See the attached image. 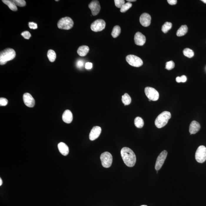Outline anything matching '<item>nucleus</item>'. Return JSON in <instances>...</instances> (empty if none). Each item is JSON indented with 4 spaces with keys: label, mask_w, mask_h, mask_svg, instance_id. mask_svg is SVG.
<instances>
[{
    "label": "nucleus",
    "mask_w": 206,
    "mask_h": 206,
    "mask_svg": "<svg viewBox=\"0 0 206 206\" xmlns=\"http://www.w3.org/2000/svg\"><path fill=\"white\" fill-rule=\"evenodd\" d=\"M16 56L15 50L11 48H7L0 53V64L4 65L7 62L12 60Z\"/></svg>",
    "instance_id": "nucleus-2"
},
{
    "label": "nucleus",
    "mask_w": 206,
    "mask_h": 206,
    "mask_svg": "<svg viewBox=\"0 0 206 206\" xmlns=\"http://www.w3.org/2000/svg\"><path fill=\"white\" fill-rule=\"evenodd\" d=\"M24 102L26 106L29 107H33L34 106L35 100L30 94L26 93L23 96Z\"/></svg>",
    "instance_id": "nucleus-12"
},
{
    "label": "nucleus",
    "mask_w": 206,
    "mask_h": 206,
    "mask_svg": "<svg viewBox=\"0 0 206 206\" xmlns=\"http://www.w3.org/2000/svg\"><path fill=\"white\" fill-rule=\"evenodd\" d=\"M145 95L149 100L152 101H157L159 98V93L152 87H147L145 89Z\"/></svg>",
    "instance_id": "nucleus-8"
},
{
    "label": "nucleus",
    "mask_w": 206,
    "mask_h": 206,
    "mask_svg": "<svg viewBox=\"0 0 206 206\" xmlns=\"http://www.w3.org/2000/svg\"><path fill=\"white\" fill-rule=\"evenodd\" d=\"M8 101L5 98H1L0 99V105L1 106H5L7 105Z\"/></svg>",
    "instance_id": "nucleus-34"
},
{
    "label": "nucleus",
    "mask_w": 206,
    "mask_h": 206,
    "mask_svg": "<svg viewBox=\"0 0 206 206\" xmlns=\"http://www.w3.org/2000/svg\"><path fill=\"white\" fill-rule=\"evenodd\" d=\"M134 124L137 128H141L143 127L144 122L143 119L140 117H137L134 119Z\"/></svg>",
    "instance_id": "nucleus-25"
},
{
    "label": "nucleus",
    "mask_w": 206,
    "mask_h": 206,
    "mask_svg": "<svg viewBox=\"0 0 206 206\" xmlns=\"http://www.w3.org/2000/svg\"><path fill=\"white\" fill-rule=\"evenodd\" d=\"M187 81V77L185 75H182L181 77H177L176 78V82H185Z\"/></svg>",
    "instance_id": "nucleus-33"
},
{
    "label": "nucleus",
    "mask_w": 206,
    "mask_h": 206,
    "mask_svg": "<svg viewBox=\"0 0 206 206\" xmlns=\"http://www.w3.org/2000/svg\"><path fill=\"white\" fill-rule=\"evenodd\" d=\"M126 60L130 65L136 67H141L143 64V62L140 58L133 55H127Z\"/></svg>",
    "instance_id": "nucleus-7"
},
{
    "label": "nucleus",
    "mask_w": 206,
    "mask_h": 206,
    "mask_svg": "<svg viewBox=\"0 0 206 206\" xmlns=\"http://www.w3.org/2000/svg\"><path fill=\"white\" fill-rule=\"evenodd\" d=\"M21 35L25 39H29L31 37V34L28 31H24L21 33Z\"/></svg>",
    "instance_id": "nucleus-32"
},
{
    "label": "nucleus",
    "mask_w": 206,
    "mask_h": 206,
    "mask_svg": "<svg viewBox=\"0 0 206 206\" xmlns=\"http://www.w3.org/2000/svg\"><path fill=\"white\" fill-rule=\"evenodd\" d=\"M132 4L129 2H127L120 9V11L122 13L126 12L127 10L129 9L132 7Z\"/></svg>",
    "instance_id": "nucleus-28"
},
{
    "label": "nucleus",
    "mask_w": 206,
    "mask_h": 206,
    "mask_svg": "<svg viewBox=\"0 0 206 206\" xmlns=\"http://www.w3.org/2000/svg\"><path fill=\"white\" fill-rule=\"evenodd\" d=\"M106 26L105 21L102 19H98L95 20L91 24V30L94 32H99L104 30Z\"/></svg>",
    "instance_id": "nucleus-9"
},
{
    "label": "nucleus",
    "mask_w": 206,
    "mask_h": 206,
    "mask_svg": "<svg viewBox=\"0 0 206 206\" xmlns=\"http://www.w3.org/2000/svg\"><path fill=\"white\" fill-rule=\"evenodd\" d=\"M102 131L101 128L98 126L93 127L89 134V138L91 141H94L99 136Z\"/></svg>",
    "instance_id": "nucleus-14"
},
{
    "label": "nucleus",
    "mask_w": 206,
    "mask_h": 206,
    "mask_svg": "<svg viewBox=\"0 0 206 206\" xmlns=\"http://www.w3.org/2000/svg\"><path fill=\"white\" fill-rule=\"evenodd\" d=\"M183 54L184 55L187 57L191 58L194 56V51L192 50L189 48H185L184 50Z\"/></svg>",
    "instance_id": "nucleus-27"
},
{
    "label": "nucleus",
    "mask_w": 206,
    "mask_h": 206,
    "mask_svg": "<svg viewBox=\"0 0 206 206\" xmlns=\"http://www.w3.org/2000/svg\"><path fill=\"white\" fill-rule=\"evenodd\" d=\"M58 1V0H56V1Z\"/></svg>",
    "instance_id": "nucleus-43"
},
{
    "label": "nucleus",
    "mask_w": 206,
    "mask_h": 206,
    "mask_svg": "<svg viewBox=\"0 0 206 206\" xmlns=\"http://www.w3.org/2000/svg\"><path fill=\"white\" fill-rule=\"evenodd\" d=\"M73 119V114L71 111L69 110H65L62 115L63 121L66 123L69 124L71 123Z\"/></svg>",
    "instance_id": "nucleus-17"
},
{
    "label": "nucleus",
    "mask_w": 206,
    "mask_h": 206,
    "mask_svg": "<svg viewBox=\"0 0 206 206\" xmlns=\"http://www.w3.org/2000/svg\"><path fill=\"white\" fill-rule=\"evenodd\" d=\"M121 28L119 26H114L112 31L111 34L113 38H116L119 36L121 33Z\"/></svg>",
    "instance_id": "nucleus-24"
},
{
    "label": "nucleus",
    "mask_w": 206,
    "mask_h": 206,
    "mask_svg": "<svg viewBox=\"0 0 206 206\" xmlns=\"http://www.w3.org/2000/svg\"><path fill=\"white\" fill-rule=\"evenodd\" d=\"M134 40L135 43L138 46H143L146 42L145 36L139 32H137L135 34Z\"/></svg>",
    "instance_id": "nucleus-13"
},
{
    "label": "nucleus",
    "mask_w": 206,
    "mask_h": 206,
    "mask_svg": "<svg viewBox=\"0 0 206 206\" xmlns=\"http://www.w3.org/2000/svg\"><path fill=\"white\" fill-rule=\"evenodd\" d=\"M2 2L5 4L7 5L10 10L13 11H17V6L15 5L13 1L9 0H2Z\"/></svg>",
    "instance_id": "nucleus-20"
},
{
    "label": "nucleus",
    "mask_w": 206,
    "mask_h": 206,
    "mask_svg": "<svg viewBox=\"0 0 206 206\" xmlns=\"http://www.w3.org/2000/svg\"><path fill=\"white\" fill-rule=\"evenodd\" d=\"M141 206H147L146 205H141Z\"/></svg>",
    "instance_id": "nucleus-42"
},
{
    "label": "nucleus",
    "mask_w": 206,
    "mask_h": 206,
    "mask_svg": "<svg viewBox=\"0 0 206 206\" xmlns=\"http://www.w3.org/2000/svg\"><path fill=\"white\" fill-rule=\"evenodd\" d=\"M171 113L168 111H164L160 114L156 119L154 124L158 128H162L168 123L171 118Z\"/></svg>",
    "instance_id": "nucleus-3"
},
{
    "label": "nucleus",
    "mask_w": 206,
    "mask_h": 206,
    "mask_svg": "<svg viewBox=\"0 0 206 206\" xmlns=\"http://www.w3.org/2000/svg\"><path fill=\"white\" fill-rule=\"evenodd\" d=\"M88 6L91 10L92 15L94 16L97 15L99 13L101 8L99 1H92L89 4Z\"/></svg>",
    "instance_id": "nucleus-11"
},
{
    "label": "nucleus",
    "mask_w": 206,
    "mask_h": 206,
    "mask_svg": "<svg viewBox=\"0 0 206 206\" xmlns=\"http://www.w3.org/2000/svg\"><path fill=\"white\" fill-rule=\"evenodd\" d=\"M172 23L167 22L165 23V24L162 26V30L163 33H167L169 30H170L172 28Z\"/></svg>",
    "instance_id": "nucleus-26"
},
{
    "label": "nucleus",
    "mask_w": 206,
    "mask_h": 206,
    "mask_svg": "<svg viewBox=\"0 0 206 206\" xmlns=\"http://www.w3.org/2000/svg\"><path fill=\"white\" fill-rule=\"evenodd\" d=\"M121 156L124 162L127 167H134L136 163V155L131 149L127 147L122 148L121 151Z\"/></svg>",
    "instance_id": "nucleus-1"
},
{
    "label": "nucleus",
    "mask_w": 206,
    "mask_h": 206,
    "mask_svg": "<svg viewBox=\"0 0 206 206\" xmlns=\"http://www.w3.org/2000/svg\"><path fill=\"white\" fill-rule=\"evenodd\" d=\"M84 65V62L82 60H79L78 61L77 63V66L78 68H82V67H83Z\"/></svg>",
    "instance_id": "nucleus-36"
},
{
    "label": "nucleus",
    "mask_w": 206,
    "mask_h": 206,
    "mask_svg": "<svg viewBox=\"0 0 206 206\" xmlns=\"http://www.w3.org/2000/svg\"><path fill=\"white\" fill-rule=\"evenodd\" d=\"M122 101L125 106L129 105L131 102V97L128 94H124V95L122 96Z\"/></svg>",
    "instance_id": "nucleus-23"
},
{
    "label": "nucleus",
    "mask_w": 206,
    "mask_h": 206,
    "mask_svg": "<svg viewBox=\"0 0 206 206\" xmlns=\"http://www.w3.org/2000/svg\"><path fill=\"white\" fill-rule=\"evenodd\" d=\"M2 181L1 178L0 179V185H2Z\"/></svg>",
    "instance_id": "nucleus-40"
},
{
    "label": "nucleus",
    "mask_w": 206,
    "mask_h": 206,
    "mask_svg": "<svg viewBox=\"0 0 206 206\" xmlns=\"http://www.w3.org/2000/svg\"><path fill=\"white\" fill-rule=\"evenodd\" d=\"M197 161L200 163H203L206 160V147L203 145H201L198 148L195 154Z\"/></svg>",
    "instance_id": "nucleus-6"
},
{
    "label": "nucleus",
    "mask_w": 206,
    "mask_h": 206,
    "mask_svg": "<svg viewBox=\"0 0 206 206\" xmlns=\"http://www.w3.org/2000/svg\"><path fill=\"white\" fill-rule=\"evenodd\" d=\"M92 67V64L91 63L87 62L85 64V68L86 69H91Z\"/></svg>",
    "instance_id": "nucleus-37"
},
{
    "label": "nucleus",
    "mask_w": 206,
    "mask_h": 206,
    "mask_svg": "<svg viewBox=\"0 0 206 206\" xmlns=\"http://www.w3.org/2000/svg\"><path fill=\"white\" fill-rule=\"evenodd\" d=\"M100 160L103 167L106 168H109L112 163V156L109 152H105L100 156Z\"/></svg>",
    "instance_id": "nucleus-5"
},
{
    "label": "nucleus",
    "mask_w": 206,
    "mask_h": 206,
    "mask_svg": "<svg viewBox=\"0 0 206 206\" xmlns=\"http://www.w3.org/2000/svg\"><path fill=\"white\" fill-rule=\"evenodd\" d=\"M202 1L204 3L206 4V0H202Z\"/></svg>",
    "instance_id": "nucleus-41"
},
{
    "label": "nucleus",
    "mask_w": 206,
    "mask_h": 206,
    "mask_svg": "<svg viewBox=\"0 0 206 206\" xmlns=\"http://www.w3.org/2000/svg\"><path fill=\"white\" fill-rule=\"evenodd\" d=\"M47 57L51 62H53L56 58V54L53 50H49L47 54Z\"/></svg>",
    "instance_id": "nucleus-22"
},
{
    "label": "nucleus",
    "mask_w": 206,
    "mask_h": 206,
    "mask_svg": "<svg viewBox=\"0 0 206 206\" xmlns=\"http://www.w3.org/2000/svg\"><path fill=\"white\" fill-rule=\"evenodd\" d=\"M188 28L186 25H182L178 29L176 33L177 36H182L187 33Z\"/></svg>",
    "instance_id": "nucleus-21"
},
{
    "label": "nucleus",
    "mask_w": 206,
    "mask_h": 206,
    "mask_svg": "<svg viewBox=\"0 0 206 206\" xmlns=\"http://www.w3.org/2000/svg\"><path fill=\"white\" fill-rule=\"evenodd\" d=\"M168 152L166 150H163L158 155L155 165V169L158 171L162 168L167 158Z\"/></svg>",
    "instance_id": "nucleus-10"
},
{
    "label": "nucleus",
    "mask_w": 206,
    "mask_h": 206,
    "mask_svg": "<svg viewBox=\"0 0 206 206\" xmlns=\"http://www.w3.org/2000/svg\"><path fill=\"white\" fill-rule=\"evenodd\" d=\"M13 1L16 6L19 7H24L26 5V2L24 0H13Z\"/></svg>",
    "instance_id": "nucleus-29"
},
{
    "label": "nucleus",
    "mask_w": 206,
    "mask_h": 206,
    "mask_svg": "<svg viewBox=\"0 0 206 206\" xmlns=\"http://www.w3.org/2000/svg\"><path fill=\"white\" fill-rule=\"evenodd\" d=\"M168 3L171 5L176 4L177 3V1L176 0H168L167 1Z\"/></svg>",
    "instance_id": "nucleus-38"
},
{
    "label": "nucleus",
    "mask_w": 206,
    "mask_h": 206,
    "mask_svg": "<svg viewBox=\"0 0 206 206\" xmlns=\"http://www.w3.org/2000/svg\"><path fill=\"white\" fill-rule=\"evenodd\" d=\"M175 63L172 61L167 62L166 63L165 69L168 70H171L175 67Z\"/></svg>",
    "instance_id": "nucleus-30"
},
{
    "label": "nucleus",
    "mask_w": 206,
    "mask_h": 206,
    "mask_svg": "<svg viewBox=\"0 0 206 206\" xmlns=\"http://www.w3.org/2000/svg\"><path fill=\"white\" fill-rule=\"evenodd\" d=\"M29 28L31 29H36L38 28V25L36 23L33 22H29L28 24Z\"/></svg>",
    "instance_id": "nucleus-35"
},
{
    "label": "nucleus",
    "mask_w": 206,
    "mask_h": 206,
    "mask_svg": "<svg viewBox=\"0 0 206 206\" xmlns=\"http://www.w3.org/2000/svg\"><path fill=\"white\" fill-rule=\"evenodd\" d=\"M115 6L118 8H121L125 4V1L124 0H114Z\"/></svg>",
    "instance_id": "nucleus-31"
},
{
    "label": "nucleus",
    "mask_w": 206,
    "mask_h": 206,
    "mask_svg": "<svg viewBox=\"0 0 206 206\" xmlns=\"http://www.w3.org/2000/svg\"><path fill=\"white\" fill-rule=\"evenodd\" d=\"M89 51V47L87 46H82L79 47L77 50L78 54L81 57L85 56Z\"/></svg>",
    "instance_id": "nucleus-19"
},
{
    "label": "nucleus",
    "mask_w": 206,
    "mask_h": 206,
    "mask_svg": "<svg viewBox=\"0 0 206 206\" xmlns=\"http://www.w3.org/2000/svg\"><path fill=\"white\" fill-rule=\"evenodd\" d=\"M151 17L149 14L144 13L141 15L140 17V22L142 25L144 27H147L151 23Z\"/></svg>",
    "instance_id": "nucleus-15"
},
{
    "label": "nucleus",
    "mask_w": 206,
    "mask_h": 206,
    "mask_svg": "<svg viewBox=\"0 0 206 206\" xmlns=\"http://www.w3.org/2000/svg\"><path fill=\"white\" fill-rule=\"evenodd\" d=\"M127 2H135L136 1V0H127Z\"/></svg>",
    "instance_id": "nucleus-39"
},
{
    "label": "nucleus",
    "mask_w": 206,
    "mask_h": 206,
    "mask_svg": "<svg viewBox=\"0 0 206 206\" xmlns=\"http://www.w3.org/2000/svg\"><path fill=\"white\" fill-rule=\"evenodd\" d=\"M58 148L60 153L64 156L68 155L69 152V149L67 145L64 142L59 143L58 145Z\"/></svg>",
    "instance_id": "nucleus-18"
},
{
    "label": "nucleus",
    "mask_w": 206,
    "mask_h": 206,
    "mask_svg": "<svg viewBox=\"0 0 206 206\" xmlns=\"http://www.w3.org/2000/svg\"><path fill=\"white\" fill-rule=\"evenodd\" d=\"M74 22L71 18L65 17L62 18L57 23V26L59 29L69 30L73 27Z\"/></svg>",
    "instance_id": "nucleus-4"
},
{
    "label": "nucleus",
    "mask_w": 206,
    "mask_h": 206,
    "mask_svg": "<svg viewBox=\"0 0 206 206\" xmlns=\"http://www.w3.org/2000/svg\"><path fill=\"white\" fill-rule=\"evenodd\" d=\"M200 125L198 122L195 121H193L191 122L189 127V132L190 134H195L200 130Z\"/></svg>",
    "instance_id": "nucleus-16"
}]
</instances>
